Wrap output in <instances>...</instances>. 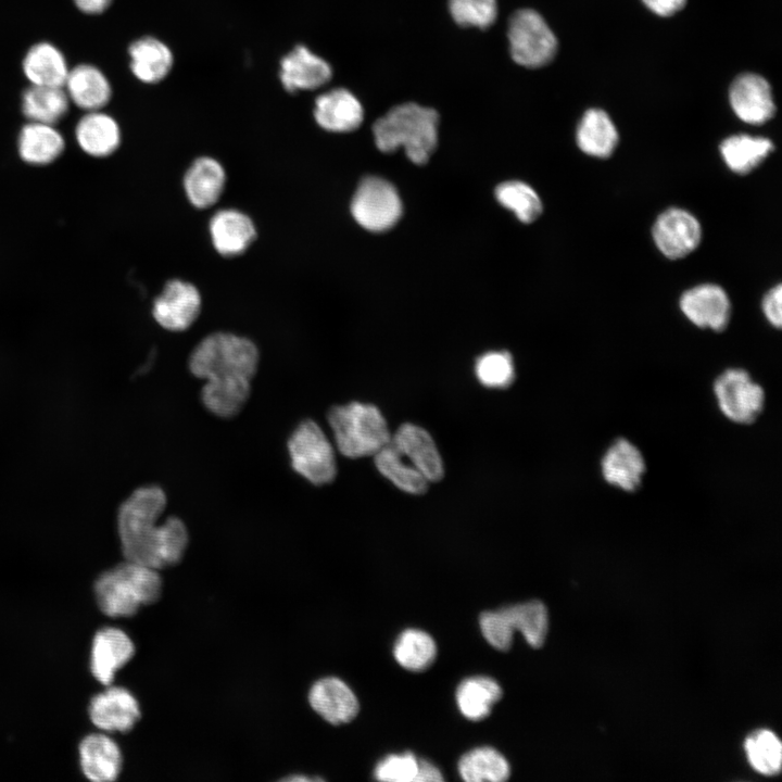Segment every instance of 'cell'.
Masks as SVG:
<instances>
[{"label":"cell","instance_id":"cell-1","mask_svg":"<svg viewBox=\"0 0 782 782\" xmlns=\"http://www.w3.org/2000/svg\"><path fill=\"white\" fill-rule=\"evenodd\" d=\"M258 365L256 345L234 333L216 332L204 338L189 358L191 374L205 380L201 400L217 417L236 416L251 393Z\"/></svg>","mask_w":782,"mask_h":782},{"label":"cell","instance_id":"cell-2","mask_svg":"<svg viewBox=\"0 0 782 782\" xmlns=\"http://www.w3.org/2000/svg\"><path fill=\"white\" fill-rule=\"evenodd\" d=\"M166 495L157 485L135 490L121 505L117 530L125 560L160 570L180 562L188 545L184 521L175 516L160 518Z\"/></svg>","mask_w":782,"mask_h":782},{"label":"cell","instance_id":"cell-3","mask_svg":"<svg viewBox=\"0 0 782 782\" xmlns=\"http://www.w3.org/2000/svg\"><path fill=\"white\" fill-rule=\"evenodd\" d=\"M439 114L430 108L408 102L392 108L373 127L375 142L382 152L403 147L415 164H425L437 147Z\"/></svg>","mask_w":782,"mask_h":782},{"label":"cell","instance_id":"cell-4","mask_svg":"<svg viewBox=\"0 0 782 782\" xmlns=\"http://www.w3.org/2000/svg\"><path fill=\"white\" fill-rule=\"evenodd\" d=\"M99 608L109 617H131L162 593L159 570L125 560L103 572L94 583Z\"/></svg>","mask_w":782,"mask_h":782},{"label":"cell","instance_id":"cell-5","mask_svg":"<svg viewBox=\"0 0 782 782\" xmlns=\"http://www.w3.org/2000/svg\"><path fill=\"white\" fill-rule=\"evenodd\" d=\"M327 419L339 452L350 458L375 455L391 439L386 419L373 404L333 406Z\"/></svg>","mask_w":782,"mask_h":782},{"label":"cell","instance_id":"cell-6","mask_svg":"<svg viewBox=\"0 0 782 782\" xmlns=\"http://www.w3.org/2000/svg\"><path fill=\"white\" fill-rule=\"evenodd\" d=\"M293 470L315 485L330 483L337 475L335 451L320 427L302 421L288 441Z\"/></svg>","mask_w":782,"mask_h":782},{"label":"cell","instance_id":"cell-7","mask_svg":"<svg viewBox=\"0 0 782 782\" xmlns=\"http://www.w3.org/2000/svg\"><path fill=\"white\" fill-rule=\"evenodd\" d=\"M712 391L719 411L733 424L751 425L764 412L765 389L746 369H724L714 380Z\"/></svg>","mask_w":782,"mask_h":782},{"label":"cell","instance_id":"cell-8","mask_svg":"<svg viewBox=\"0 0 782 782\" xmlns=\"http://www.w3.org/2000/svg\"><path fill=\"white\" fill-rule=\"evenodd\" d=\"M507 37L510 54L526 67H540L553 60L557 39L544 18L534 10L516 11L509 18Z\"/></svg>","mask_w":782,"mask_h":782},{"label":"cell","instance_id":"cell-9","mask_svg":"<svg viewBox=\"0 0 782 782\" xmlns=\"http://www.w3.org/2000/svg\"><path fill=\"white\" fill-rule=\"evenodd\" d=\"M354 219L370 231L393 227L402 215V202L393 185L380 177L364 178L352 199Z\"/></svg>","mask_w":782,"mask_h":782},{"label":"cell","instance_id":"cell-10","mask_svg":"<svg viewBox=\"0 0 782 782\" xmlns=\"http://www.w3.org/2000/svg\"><path fill=\"white\" fill-rule=\"evenodd\" d=\"M701 238V224L695 216L682 209H668L658 216L653 226L655 244L671 260L690 254L697 248Z\"/></svg>","mask_w":782,"mask_h":782},{"label":"cell","instance_id":"cell-11","mask_svg":"<svg viewBox=\"0 0 782 782\" xmlns=\"http://www.w3.org/2000/svg\"><path fill=\"white\" fill-rule=\"evenodd\" d=\"M600 468L604 481L623 492L640 489L647 469L642 451L627 438L616 439L606 449Z\"/></svg>","mask_w":782,"mask_h":782},{"label":"cell","instance_id":"cell-12","mask_svg":"<svg viewBox=\"0 0 782 782\" xmlns=\"http://www.w3.org/2000/svg\"><path fill=\"white\" fill-rule=\"evenodd\" d=\"M201 297L197 288L182 280H171L153 304V316L165 329L182 331L197 319Z\"/></svg>","mask_w":782,"mask_h":782},{"label":"cell","instance_id":"cell-13","mask_svg":"<svg viewBox=\"0 0 782 782\" xmlns=\"http://www.w3.org/2000/svg\"><path fill=\"white\" fill-rule=\"evenodd\" d=\"M680 308L695 326L715 331L724 330L731 315L727 293L721 287L711 283L685 291L680 299Z\"/></svg>","mask_w":782,"mask_h":782},{"label":"cell","instance_id":"cell-14","mask_svg":"<svg viewBox=\"0 0 782 782\" xmlns=\"http://www.w3.org/2000/svg\"><path fill=\"white\" fill-rule=\"evenodd\" d=\"M91 722L105 732H128L140 719L135 696L122 686H109L93 696L89 705Z\"/></svg>","mask_w":782,"mask_h":782},{"label":"cell","instance_id":"cell-15","mask_svg":"<svg viewBox=\"0 0 782 782\" xmlns=\"http://www.w3.org/2000/svg\"><path fill=\"white\" fill-rule=\"evenodd\" d=\"M331 75L329 63L303 45L295 46L280 61L279 78L291 93L317 89L326 85Z\"/></svg>","mask_w":782,"mask_h":782},{"label":"cell","instance_id":"cell-16","mask_svg":"<svg viewBox=\"0 0 782 782\" xmlns=\"http://www.w3.org/2000/svg\"><path fill=\"white\" fill-rule=\"evenodd\" d=\"M390 442L429 482L442 479V458L434 441L425 429L404 424L391 436Z\"/></svg>","mask_w":782,"mask_h":782},{"label":"cell","instance_id":"cell-17","mask_svg":"<svg viewBox=\"0 0 782 782\" xmlns=\"http://www.w3.org/2000/svg\"><path fill=\"white\" fill-rule=\"evenodd\" d=\"M729 94L734 113L745 123H766L775 112L770 85L760 75L744 73L737 76Z\"/></svg>","mask_w":782,"mask_h":782},{"label":"cell","instance_id":"cell-18","mask_svg":"<svg viewBox=\"0 0 782 782\" xmlns=\"http://www.w3.org/2000/svg\"><path fill=\"white\" fill-rule=\"evenodd\" d=\"M135 655V645L121 629L108 627L99 630L92 641L90 669L103 685H110L117 670Z\"/></svg>","mask_w":782,"mask_h":782},{"label":"cell","instance_id":"cell-19","mask_svg":"<svg viewBox=\"0 0 782 782\" xmlns=\"http://www.w3.org/2000/svg\"><path fill=\"white\" fill-rule=\"evenodd\" d=\"M308 702L319 716L335 726L352 721L360 708L350 686L335 677L316 681L308 692Z\"/></svg>","mask_w":782,"mask_h":782},{"label":"cell","instance_id":"cell-20","mask_svg":"<svg viewBox=\"0 0 782 782\" xmlns=\"http://www.w3.org/2000/svg\"><path fill=\"white\" fill-rule=\"evenodd\" d=\"M314 118L325 130L348 133L363 122L364 110L357 98L345 88L328 90L315 100Z\"/></svg>","mask_w":782,"mask_h":782},{"label":"cell","instance_id":"cell-21","mask_svg":"<svg viewBox=\"0 0 782 782\" xmlns=\"http://www.w3.org/2000/svg\"><path fill=\"white\" fill-rule=\"evenodd\" d=\"M63 88L70 102L87 112L101 110L112 97L108 77L90 64H80L70 70Z\"/></svg>","mask_w":782,"mask_h":782},{"label":"cell","instance_id":"cell-22","mask_svg":"<svg viewBox=\"0 0 782 782\" xmlns=\"http://www.w3.org/2000/svg\"><path fill=\"white\" fill-rule=\"evenodd\" d=\"M80 767L86 778L93 782H111L122 769V753L109 736L94 733L86 736L79 745Z\"/></svg>","mask_w":782,"mask_h":782},{"label":"cell","instance_id":"cell-23","mask_svg":"<svg viewBox=\"0 0 782 782\" xmlns=\"http://www.w3.org/2000/svg\"><path fill=\"white\" fill-rule=\"evenodd\" d=\"M213 245L224 256L243 253L253 242L256 231L253 222L236 210H222L211 219Z\"/></svg>","mask_w":782,"mask_h":782},{"label":"cell","instance_id":"cell-24","mask_svg":"<svg viewBox=\"0 0 782 782\" xmlns=\"http://www.w3.org/2000/svg\"><path fill=\"white\" fill-rule=\"evenodd\" d=\"M130 70L144 84H157L172 71L174 56L166 43L151 36L131 42L128 49Z\"/></svg>","mask_w":782,"mask_h":782},{"label":"cell","instance_id":"cell-25","mask_svg":"<svg viewBox=\"0 0 782 782\" xmlns=\"http://www.w3.org/2000/svg\"><path fill=\"white\" fill-rule=\"evenodd\" d=\"M225 182L223 166L209 156L197 159L184 178L186 194L190 203L198 209L213 205L220 197Z\"/></svg>","mask_w":782,"mask_h":782},{"label":"cell","instance_id":"cell-26","mask_svg":"<svg viewBox=\"0 0 782 782\" xmlns=\"http://www.w3.org/2000/svg\"><path fill=\"white\" fill-rule=\"evenodd\" d=\"M22 67L34 86L63 87L70 72L62 51L50 42L34 45L26 52Z\"/></svg>","mask_w":782,"mask_h":782},{"label":"cell","instance_id":"cell-27","mask_svg":"<svg viewBox=\"0 0 782 782\" xmlns=\"http://www.w3.org/2000/svg\"><path fill=\"white\" fill-rule=\"evenodd\" d=\"M75 134L80 148L92 156L110 155L121 142V130L116 121L100 110L84 115Z\"/></svg>","mask_w":782,"mask_h":782},{"label":"cell","instance_id":"cell-28","mask_svg":"<svg viewBox=\"0 0 782 782\" xmlns=\"http://www.w3.org/2000/svg\"><path fill=\"white\" fill-rule=\"evenodd\" d=\"M577 143L588 155L608 157L618 143V133L608 114L600 109L588 110L577 128Z\"/></svg>","mask_w":782,"mask_h":782},{"label":"cell","instance_id":"cell-29","mask_svg":"<svg viewBox=\"0 0 782 782\" xmlns=\"http://www.w3.org/2000/svg\"><path fill=\"white\" fill-rule=\"evenodd\" d=\"M64 149L62 135L51 124L29 122L18 136L21 157L30 164H48Z\"/></svg>","mask_w":782,"mask_h":782},{"label":"cell","instance_id":"cell-30","mask_svg":"<svg viewBox=\"0 0 782 782\" xmlns=\"http://www.w3.org/2000/svg\"><path fill=\"white\" fill-rule=\"evenodd\" d=\"M502 695L503 691L495 680L489 677H471L458 685L456 703L464 717L478 721L489 716Z\"/></svg>","mask_w":782,"mask_h":782},{"label":"cell","instance_id":"cell-31","mask_svg":"<svg viewBox=\"0 0 782 782\" xmlns=\"http://www.w3.org/2000/svg\"><path fill=\"white\" fill-rule=\"evenodd\" d=\"M68 105L63 87L30 85L22 96V111L29 122L53 125L67 113Z\"/></svg>","mask_w":782,"mask_h":782},{"label":"cell","instance_id":"cell-32","mask_svg":"<svg viewBox=\"0 0 782 782\" xmlns=\"http://www.w3.org/2000/svg\"><path fill=\"white\" fill-rule=\"evenodd\" d=\"M773 150V143L762 137L731 136L720 144L728 167L736 174H747L757 167Z\"/></svg>","mask_w":782,"mask_h":782},{"label":"cell","instance_id":"cell-33","mask_svg":"<svg viewBox=\"0 0 782 782\" xmlns=\"http://www.w3.org/2000/svg\"><path fill=\"white\" fill-rule=\"evenodd\" d=\"M499 610L512 630L520 631L529 645L539 648L544 644L548 630V616L542 602L533 600Z\"/></svg>","mask_w":782,"mask_h":782},{"label":"cell","instance_id":"cell-34","mask_svg":"<svg viewBox=\"0 0 782 782\" xmlns=\"http://www.w3.org/2000/svg\"><path fill=\"white\" fill-rule=\"evenodd\" d=\"M458 772L467 782H503L508 779L510 768L501 753L493 747L482 746L461 757Z\"/></svg>","mask_w":782,"mask_h":782},{"label":"cell","instance_id":"cell-35","mask_svg":"<svg viewBox=\"0 0 782 782\" xmlns=\"http://www.w3.org/2000/svg\"><path fill=\"white\" fill-rule=\"evenodd\" d=\"M374 456L379 472L400 490L412 494H422L427 491L429 481L408 464L390 441Z\"/></svg>","mask_w":782,"mask_h":782},{"label":"cell","instance_id":"cell-36","mask_svg":"<svg viewBox=\"0 0 782 782\" xmlns=\"http://www.w3.org/2000/svg\"><path fill=\"white\" fill-rule=\"evenodd\" d=\"M396 661L411 671L428 669L436 659L434 640L425 631L407 629L403 631L393 647Z\"/></svg>","mask_w":782,"mask_h":782},{"label":"cell","instance_id":"cell-37","mask_svg":"<svg viewBox=\"0 0 782 782\" xmlns=\"http://www.w3.org/2000/svg\"><path fill=\"white\" fill-rule=\"evenodd\" d=\"M751 766L761 774H777L782 765V744L770 730L761 729L751 733L744 744Z\"/></svg>","mask_w":782,"mask_h":782},{"label":"cell","instance_id":"cell-38","mask_svg":"<svg viewBox=\"0 0 782 782\" xmlns=\"http://www.w3.org/2000/svg\"><path fill=\"white\" fill-rule=\"evenodd\" d=\"M497 201L513 211L519 220L531 223L542 213V202L537 192L522 181H505L495 189Z\"/></svg>","mask_w":782,"mask_h":782},{"label":"cell","instance_id":"cell-39","mask_svg":"<svg viewBox=\"0 0 782 782\" xmlns=\"http://www.w3.org/2000/svg\"><path fill=\"white\" fill-rule=\"evenodd\" d=\"M475 373L480 383L485 387L506 388L515 378L512 355L506 351L484 353L477 358Z\"/></svg>","mask_w":782,"mask_h":782},{"label":"cell","instance_id":"cell-40","mask_svg":"<svg viewBox=\"0 0 782 782\" xmlns=\"http://www.w3.org/2000/svg\"><path fill=\"white\" fill-rule=\"evenodd\" d=\"M450 12L462 26L487 28L496 18V0H450Z\"/></svg>","mask_w":782,"mask_h":782},{"label":"cell","instance_id":"cell-41","mask_svg":"<svg viewBox=\"0 0 782 782\" xmlns=\"http://www.w3.org/2000/svg\"><path fill=\"white\" fill-rule=\"evenodd\" d=\"M418 760L409 752L389 755L375 768V778L379 781L412 782L417 774Z\"/></svg>","mask_w":782,"mask_h":782},{"label":"cell","instance_id":"cell-42","mask_svg":"<svg viewBox=\"0 0 782 782\" xmlns=\"http://www.w3.org/2000/svg\"><path fill=\"white\" fill-rule=\"evenodd\" d=\"M484 639L496 649L508 651L513 643L514 631L500 610L484 611L479 618Z\"/></svg>","mask_w":782,"mask_h":782},{"label":"cell","instance_id":"cell-43","mask_svg":"<svg viewBox=\"0 0 782 782\" xmlns=\"http://www.w3.org/2000/svg\"><path fill=\"white\" fill-rule=\"evenodd\" d=\"M767 320L775 328L782 325V286L779 283L768 291L762 301Z\"/></svg>","mask_w":782,"mask_h":782},{"label":"cell","instance_id":"cell-44","mask_svg":"<svg viewBox=\"0 0 782 782\" xmlns=\"http://www.w3.org/2000/svg\"><path fill=\"white\" fill-rule=\"evenodd\" d=\"M686 0H642V2L655 14L670 16L681 10Z\"/></svg>","mask_w":782,"mask_h":782},{"label":"cell","instance_id":"cell-45","mask_svg":"<svg viewBox=\"0 0 782 782\" xmlns=\"http://www.w3.org/2000/svg\"><path fill=\"white\" fill-rule=\"evenodd\" d=\"M443 781L440 770L431 762L420 759L418 760L417 774L414 782H439Z\"/></svg>","mask_w":782,"mask_h":782},{"label":"cell","instance_id":"cell-46","mask_svg":"<svg viewBox=\"0 0 782 782\" xmlns=\"http://www.w3.org/2000/svg\"><path fill=\"white\" fill-rule=\"evenodd\" d=\"M74 2L86 14H100L110 7L112 0H74Z\"/></svg>","mask_w":782,"mask_h":782}]
</instances>
